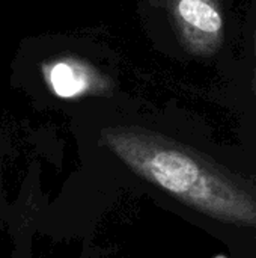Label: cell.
<instances>
[{
	"label": "cell",
	"instance_id": "obj_1",
	"mask_svg": "<svg viewBox=\"0 0 256 258\" xmlns=\"http://www.w3.org/2000/svg\"><path fill=\"white\" fill-rule=\"evenodd\" d=\"M101 145L160 194L222 224L256 230V189L195 148L140 125H110Z\"/></svg>",
	"mask_w": 256,
	"mask_h": 258
},
{
	"label": "cell",
	"instance_id": "obj_2",
	"mask_svg": "<svg viewBox=\"0 0 256 258\" xmlns=\"http://www.w3.org/2000/svg\"><path fill=\"white\" fill-rule=\"evenodd\" d=\"M170 12L187 51L210 57L220 50L225 20L219 0H172Z\"/></svg>",
	"mask_w": 256,
	"mask_h": 258
},
{
	"label": "cell",
	"instance_id": "obj_3",
	"mask_svg": "<svg viewBox=\"0 0 256 258\" xmlns=\"http://www.w3.org/2000/svg\"><path fill=\"white\" fill-rule=\"evenodd\" d=\"M45 76L51 89L62 98L106 94L110 89L107 79L81 59L63 57L51 63Z\"/></svg>",
	"mask_w": 256,
	"mask_h": 258
},
{
	"label": "cell",
	"instance_id": "obj_4",
	"mask_svg": "<svg viewBox=\"0 0 256 258\" xmlns=\"http://www.w3.org/2000/svg\"><path fill=\"white\" fill-rule=\"evenodd\" d=\"M255 50H256V33H255Z\"/></svg>",
	"mask_w": 256,
	"mask_h": 258
},
{
	"label": "cell",
	"instance_id": "obj_5",
	"mask_svg": "<svg viewBox=\"0 0 256 258\" xmlns=\"http://www.w3.org/2000/svg\"><path fill=\"white\" fill-rule=\"evenodd\" d=\"M255 94H256V85H255Z\"/></svg>",
	"mask_w": 256,
	"mask_h": 258
}]
</instances>
